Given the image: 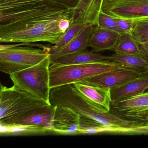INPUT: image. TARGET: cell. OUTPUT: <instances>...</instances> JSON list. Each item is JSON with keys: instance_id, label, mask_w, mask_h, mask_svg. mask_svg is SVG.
<instances>
[{"instance_id": "52a82bcc", "label": "cell", "mask_w": 148, "mask_h": 148, "mask_svg": "<svg viewBox=\"0 0 148 148\" xmlns=\"http://www.w3.org/2000/svg\"><path fill=\"white\" fill-rule=\"evenodd\" d=\"M100 12L134 21L148 20V0H102Z\"/></svg>"}, {"instance_id": "4316f807", "label": "cell", "mask_w": 148, "mask_h": 148, "mask_svg": "<svg viewBox=\"0 0 148 148\" xmlns=\"http://www.w3.org/2000/svg\"><path fill=\"white\" fill-rule=\"evenodd\" d=\"M147 120H148V117H147Z\"/></svg>"}, {"instance_id": "7402d4cb", "label": "cell", "mask_w": 148, "mask_h": 148, "mask_svg": "<svg viewBox=\"0 0 148 148\" xmlns=\"http://www.w3.org/2000/svg\"><path fill=\"white\" fill-rule=\"evenodd\" d=\"M97 26L111 31L122 34V32L118 27L116 18L109 16L100 12L98 17Z\"/></svg>"}, {"instance_id": "44dd1931", "label": "cell", "mask_w": 148, "mask_h": 148, "mask_svg": "<svg viewBox=\"0 0 148 148\" xmlns=\"http://www.w3.org/2000/svg\"><path fill=\"white\" fill-rule=\"evenodd\" d=\"M131 33L139 45L148 43V20L134 21Z\"/></svg>"}, {"instance_id": "e0dca14e", "label": "cell", "mask_w": 148, "mask_h": 148, "mask_svg": "<svg viewBox=\"0 0 148 148\" xmlns=\"http://www.w3.org/2000/svg\"><path fill=\"white\" fill-rule=\"evenodd\" d=\"M111 56L103 55L92 51H83L60 58L53 64L58 65L79 64L111 61Z\"/></svg>"}, {"instance_id": "d6986e66", "label": "cell", "mask_w": 148, "mask_h": 148, "mask_svg": "<svg viewBox=\"0 0 148 148\" xmlns=\"http://www.w3.org/2000/svg\"><path fill=\"white\" fill-rule=\"evenodd\" d=\"M113 51L115 52L131 54L143 58L139 44L134 39L131 33L121 34Z\"/></svg>"}, {"instance_id": "7c38bea8", "label": "cell", "mask_w": 148, "mask_h": 148, "mask_svg": "<svg viewBox=\"0 0 148 148\" xmlns=\"http://www.w3.org/2000/svg\"><path fill=\"white\" fill-rule=\"evenodd\" d=\"M102 0H80L73 10L71 24L81 22L96 26L100 12Z\"/></svg>"}, {"instance_id": "30bf717a", "label": "cell", "mask_w": 148, "mask_h": 148, "mask_svg": "<svg viewBox=\"0 0 148 148\" xmlns=\"http://www.w3.org/2000/svg\"><path fill=\"white\" fill-rule=\"evenodd\" d=\"M115 114L135 121L147 119L148 116V92L112 103Z\"/></svg>"}, {"instance_id": "603a6c76", "label": "cell", "mask_w": 148, "mask_h": 148, "mask_svg": "<svg viewBox=\"0 0 148 148\" xmlns=\"http://www.w3.org/2000/svg\"><path fill=\"white\" fill-rule=\"evenodd\" d=\"M57 6L73 10L79 3L80 0H48Z\"/></svg>"}, {"instance_id": "d4e9b609", "label": "cell", "mask_w": 148, "mask_h": 148, "mask_svg": "<svg viewBox=\"0 0 148 148\" xmlns=\"http://www.w3.org/2000/svg\"><path fill=\"white\" fill-rule=\"evenodd\" d=\"M139 45L143 57L148 60V43H145Z\"/></svg>"}, {"instance_id": "ba28073f", "label": "cell", "mask_w": 148, "mask_h": 148, "mask_svg": "<svg viewBox=\"0 0 148 148\" xmlns=\"http://www.w3.org/2000/svg\"><path fill=\"white\" fill-rule=\"evenodd\" d=\"M72 11L52 5L29 7L14 11L0 12V26L42 17L71 14Z\"/></svg>"}, {"instance_id": "f1b7e54d", "label": "cell", "mask_w": 148, "mask_h": 148, "mask_svg": "<svg viewBox=\"0 0 148 148\" xmlns=\"http://www.w3.org/2000/svg\"></svg>"}, {"instance_id": "8fae6325", "label": "cell", "mask_w": 148, "mask_h": 148, "mask_svg": "<svg viewBox=\"0 0 148 148\" xmlns=\"http://www.w3.org/2000/svg\"><path fill=\"white\" fill-rule=\"evenodd\" d=\"M143 73L140 71L123 68L103 73L78 82L87 85L111 89L140 77Z\"/></svg>"}, {"instance_id": "8992f818", "label": "cell", "mask_w": 148, "mask_h": 148, "mask_svg": "<svg viewBox=\"0 0 148 148\" xmlns=\"http://www.w3.org/2000/svg\"><path fill=\"white\" fill-rule=\"evenodd\" d=\"M21 44L0 46V71L10 75L34 66L50 56L49 50L31 47H18Z\"/></svg>"}, {"instance_id": "9a60e30c", "label": "cell", "mask_w": 148, "mask_h": 148, "mask_svg": "<svg viewBox=\"0 0 148 148\" xmlns=\"http://www.w3.org/2000/svg\"><path fill=\"white\" fill-rule=\"evenodd\" d=\"M148 89V76L142 74L120 86L111 89L112 103L145 92Z\"/></svg>"}, {"instance_id": "6da1fadb", "label": "cell", "mask_w": 148, "mask_h": 148, "mask_svg": "<svg viewBox=\"0 0 148 148\" xmlns=\"http://www.w3.org/2000/svg\"><path fill=\"white\" fill-rule=\"evenodd\" d=\"M49 100L53 106L69 108L82 116L97 121L114 131L129 125L130 121L115 113L106 112L77 90L74 83L52 88Z\"/></svg>"}, {"instance_id": "9c48e42d", "label": "cell", "mask_w": 148, "mask_h": 148, "mask_svg": "<svg viewBox=\"0 0 148 148\" xmlns=\"http://www.w3.org/2000/svg\"><path fill=\"white\" fill-rule=\"evenodd\" d=\"M53 132L64 134H83L90 119L66 107L53 106Z\"/></svg>"}, {"instance_id": "ffe728a7", "label": "cell", "mask_w": 148, "mask_h": 148, "mask_svg": "<svg viewBox=\"0 0 148 148\" xmlns=\"http://www.w3.org/2000/svg\"><path fill=\"white\" fill-rule=\"evenodd\" d=\"M86 25L81 22L71 24L68 30L61 35L57 43L50 47L49 54L55 53L64 47L80 33Z\"/></svg>"}, {"instance_id": "7a4b0ae2", "label": "cell", "mask_w": 148, "mask_h": 148, "mask_svg": "<svg viewBox=\"0 0 148 148\" xmlns=\"http://www.w3.org/2000/svg\"><path fill=\"white\" fill-rule=\"evenodd\" d=\"M71 14L42 17L0 26L1 43L48 42L55 45L64 33L60 23L64 18L71 19Z\"/></svg>"}, {"instance_id": "484cf974", "label": "cell", "mask_w": 148, "mask_h": 148, "mask_svg": "<svg viewBox=\"0 0 148 148\" xmlns=\"http://www.w3.org/2000/svg\"><path fill=\"white\" fill-rule=\"evenodd\" d=\"M143 74H144V75H146V76H148V70L144 71L143 72Z\"/></svg>"}, {"instance_id": "3957f363", "label": "cell", "mask_w": 148, "mask_h": 148, "mask_svg": "<svg viewBox=\"0 0 148 148\" xmlns=\"http://www.w3.org/2000/svg\"><path fill=\"white\" fill-rule=\"evenodd\" d=\"M52 107L51 104L14 86L8 87L1 84V127L14 126L26 119L45 112Z\"/></svg>"}, {"instance_id": "2e32d148", "label": "cell", "mask_w": 148, "mask_h": 148, "mask_svg": "<svg viewBox=\"0 0 148 148\" xmlns=\"http://www.w3.org/2000/svg\"><path fill=\"white\" fill-rule=\"evenodd\" d=\"M74 84L78 90L89 99L99 106L105 112H110L112 103L110 88L96 87L79 82Z\"/></svg>"}, {"instance_id": "cb8c5ba5", "label": "cell", "mask_w": 148, "mask_h": 148, "mask_svg": "<svg viewBox=\"0 0 148 148\" xmlns=\"http://www.w3.org/2000/svg\"><path fill=\"white\" fill-rule=\"evenodd\" d=\"M116 22L120 31L123 33H131L134 25V21L130 20H125L116 18Z\"/></svg>"}, {"instance_id": "5b68a950", "label": "cell", "mask_w": 148, "mask_h": 148, "mask_svg": "<svg viewBox=\"0 0 148 148\" xmlns=\"http://www.w3.org/2000/svg\"><path fill=\"white\" fill-rule=\"evenodd\" d=\"M50 65L49 56L34 66L11 73L10 77L16 88L50 103Z\"/></svg>"}, {"instance_id": "4fadbf2b", "label": "cell", "mask_w": 148, "mask_h": 148, "mask_svg": "<svg viewBox=\"0 0 148 148\" xmlns=\"http://www.w3.org/2000/svg\"><path fill=\"white\" fill-rule=\"evenodd\" d=\"M120 34L95 26L88 42L92 52L98 53L106 50L113 51Z\"/></svg>"}, {"instance_id": "83f0119b", "label": "cell", "mask_w": 148, "mask_h": 148, "mask_svg": "<svg viewBox=\"0 0 148 148\" xmlns=\"http://www.w3.org/2000/svg\"></svg>"}, {"instance_id": "277c9868", "label": "cell", "mask_w": 148, "mask_h": 148, "mask_svg": "<svg viewBox=\"0 0 148 148\" xmlns=\"http://www.w3.org/2000/svg\"><path fill=\"white\" fill-rule=\"evenodd\" d=\"M51 64L49 67L51 89L77 83L106 72L123 68L112 61L66 65Z\"/></svg>"}, {"instance_id": "ac0fdd59", "label": "cell", "mask_w": 148, "mask_h": 148, "mask_svg": "<svg viewBox=\"0 0 148 148\" xmlns=\"http://www.w3.org/2000/svg\"><path fill=\"white\" fill-rule=\"evenodd\" d=\"M111 58L112 61L117 63L123 68L141 72L148 70V60L142 57L115 52Z\"/></svg>"}, {"instance_id": "5bb4252c", "label": "cell", "mask_w": 148, "mask_h": 148, "mask_svg": "<svg viewBox=\"0 0 148 148\" xmlns=\"http://www.w3.org/2000/svg\"><path fill=\"white\" fill-rule=\"evenodd\" d=\"M94 26L90 24L86 25L80 33L64 47L55 53L50 54L51 64L60 58L85 51L88 47L89 39Z\"/></svg>"}]
</instances>
